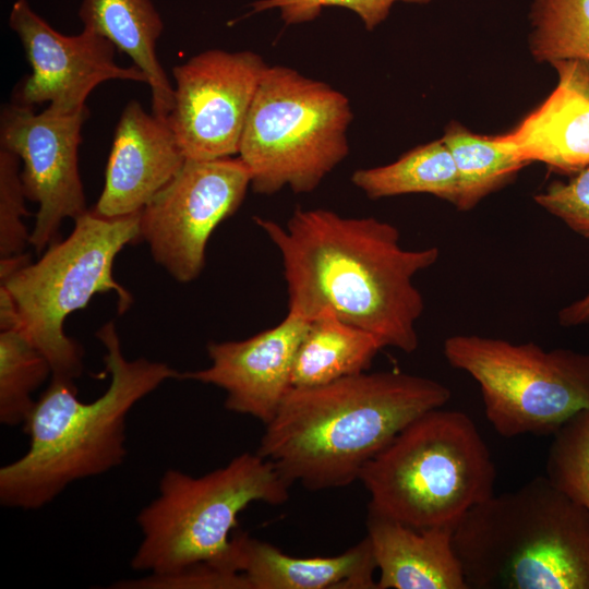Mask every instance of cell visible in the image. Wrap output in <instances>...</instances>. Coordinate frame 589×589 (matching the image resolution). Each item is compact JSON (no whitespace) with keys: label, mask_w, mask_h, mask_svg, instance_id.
Returning <instances> with one entry per match:
<instances>
[{"label":"cell","mask_w":589,"mask_h":589,"mask_svg":"<svg viewBox=\"0 0 589 589\" xmlns=\"http://www.w3.org/2000/svg\"><path fill=\"white\" fill-rule=\"evenodd\" d=\"M289 488L256 452L201 477L168 469L156 497L136 516L142 539L131 568L163 575L207 563L238 573L230 557L238 516L254 502L284 504Z\"/></svg>","instance_id":"cell-6"},{"label":"cell","mask_w":589,"mask_h":589,"mask_svg":"<svg viewBox=\"0 0 589 589\" xmlns=\"http://www.w3.org/2000/svg\"><path fill=\"white\" fill-rule=\"evenodd\" d=\"M449 398L442 383L399 371L291 387L265 424L256 453L290 485L347 486L409 423Z\"/></svg>","instance_id":"cell-2"},{"label":"cell","mask_w":589,"mask_h":589,"mask_svg":"<svg viewBox=\"0 0 589 589\" xmlns=\"http://www.w3.org/2000/svg\"><path fill=\"white\" fill-rule=\"evenodd\" d=\"M310 320L293 312L276 326L242 340L211 342L209 366L179 373L178 380L214 385L226 393L225 408L268 423L291 389L294 358Z\"/></svg>","instance_id":"cell-14"},{"label":"cell","mask_w":589,"mask_h":589,"mask_svg":"<svg viewBox=\"0 0 589 589\" xmlns=\"http://www.w3.org/2000/svg\"><path fill=\"white\" fill-rule=\"evenodd\" d=\"M31 64L32 73L19 84L14 101L32 107L49 103V108L73 113L86 108L92 91L109 80L147 84L135 65L115 62V45L101 35L85 29L65 36L34 12L27 0H16L9 16Z\"/></svg>","instance_id":"cell-13"},{"label":"cell","mask_w":589,"mask_h":589,"mask_svg":"<svg viewBox=\"0 0 589 589\" xmlns=\"http://www.w3.org/2000/svg\"><path fill=\"white\" fill-rule=\"evenodd\" d=\"M443 353L478 383L486 419L503 437L553 435L589 409V354L479 335L446 338Z\"/></svg>","instance_id":"cell-9"},{"label":"cell","mask_w":589,"mask_h":589,"mask_svg":"<svg viewBox=\"0 0 589 589\" xmlns=\"http://www.w3.org/2000/svg\"><path fill=\"white\" fill-rule=\"evenodd\" d=\"M558 323L563 326H576L589 323V292L558 312Z\"/></svg>","instance_id":"cell-30"},{"label":"cell","mask_w":589,"mask_h":589,"mask_svg":"<svg viewBox=\"0 0 589 589\" xmlns=\"http://www.w3.org/2000/svg\"><path fill=\"white\" fill-rule=\"evenodd\" d=\"M51 375L49 361L21 328L0 329V422L24 426L36 404L32 395Z\"/></svg>","instance_id":"cell-23"},{"label":"cell","mask_w":589,"mask_h":589,"mask_svg":"<svg viewBox=\"0 0 589 589\" xmlns=\"http://www.w3.org/2000/svg\"><path fill=\"white\" fill-rule=\"evenodd\" d=\"M545 477L589 512V409L575 414L553 434Z\"/></svg>","instance_id":"cell-25"},{"label":"cell","mask_w":589,"mask_h":589,"mask_svg":"<svg viewBox=\"0 0 589 589\" xmlns=\"http://www.w3.org/2000/svg\"><path fill=\"white\" fill-rule=\"evenodd\" d=\"M397 1L426 4L431 0H259L251 7L252 13L277 8L288 25L312 21L324 8L341 7L357 13L365 29L372 31L387 17Z\"/></svg>","instance_id":"cell-27"},{"label":"cell","mask_w":589,"mask_h":589,"mask_svg":"<svg viewBox=\"0 0 589 589\" xmlns=\"http://www.w3.org/2000/svg\"><path fill=\"white\" fill-rule=\"evenodd\" d=\"M346 95L285 65H268L251 105L238 157L259 194L314 191L349 153Z\"/></svg>","instance_id":"cell-8"},{"label":"cell","mask_w":589,"mask_h":589,"mask_svg":"<svg viewBox=\"0 0 589 589\" xmlns=\"http://www.w3.org/2000/svg\"><path fill=\"white\" fill-rule=\"evenodd\" d=\"M533 199L573 231L589 239V168L572 176L567 182H552Z\"/></svg>","instance_id":"cell-29"},{"label":"cell","mask_w":589,"mask_h":589,"mask_svg":"<svg viewBox=\"0 0 589 589\" xmlns=\"http://www.w3.org/2000/svg\"><path fill=\"white\" fill-rule=\"evenodd\" d=\"M119 589H251L245 576L212 564H199L176 573L117 582Z\"/></svg>","instance_id":"cell-28"},{"label":"cell","mask_w":589,"mask_h":589,"mask_svg":"<svg viewBox=\"0 0 589 589\" xmlns=\"http://www.w3.org/2000/svg\"><path fill=\"white\" fill-rule=\"evenodd\" d=\"M382 348L373 334L322 311L310 320L299 345L291 385L316 387L366 372Z\"/></svg>","instance_id":"cell-20"},{"label":"cell","mask_w":589,"mask_h":589,"mask_svg":"<svg viewBox=\"0 0 589 589\" xmlns=\"http://www.w3.org/2000/svg\"><path fill=\"white\" fill-rule=\"evenodd\" d=\"M528 48L538 62L589 61V0H533Z\"/></svg>","instance_id":"cell-24"},{"label":"cell","mask_w":589,"mask_h":589,"mask_svg":"<svg viewBox=\"0 0 589 589\" xmlns=\"http://www.w3.org/2000/svg\"><path fill=\"white\" fill-rule=\"evenodd\" d=\"M453 543L468 589H589V512L545 476L472 507Z\"/></svg>","instance_id":"cell-4"},{"label":"cell","mask_w":589,"mask_h":589,"mask_svg":"<svg viewBox=\"0 0 589 589\" xmlns=\"http://www.w3.org/2000/svg\"><path fill=\"white\" fill-rule=\"evenodd\" d=\"M251 175L239 158L185 159L182 168L141 211L140 240L179 283L196 279L209 237L241 206Z\"/></svg>","instance_id":"cell-10"},{"label":"cell","mask_w":589,"mask_h":589,"mask_svg":"<svg viewBox=\"0 0 589 589\" xmlns=\"http://www.w3.org/2000/svg\"><path fill=\"white\" fill-rule=\"evenodd\" d=\"M140 215L104 217L87 211L73 220L64 240L0 280L16 305L20 328L49 361L51 376L75 381L83 372V349L64 332L71 313L110 291L120 314L132 304V294L113 277V263L127 244L140 241Z\"/></svg>","instance_id":"cell-7"},{"label":"cell","mask_w":589,"mask_h":589,"mask_svg":"<svg viewBox=\"0 0 589 589\" xmlns=\"http://www.w3.org/2000/svg\"><path fill=\"white\" fill-rule=\"evenodd\" d=\"M185 159L167 119L147 113L139 101L130 100L119 118L105 185L92 211L104 217L141 212Z\"/></svg>","instance_id":"cell-15"},{"label":"cell","mask_w":589,"mask_h":589,"mask_svg":"<svg viewBox=\"0 0 589 589\" xmlns=\"http://www.w3.org/2000/svg\"><path fill=\"white\" fill-rule=\"evenodd\" d=\"M377 589H468L453 543L454 527L416 529L369 513Z\"/></svg>","instance_id":"cell-17"},{"label":"cell","mask_w":589,"mask_h":589,"mask_svg":"<svg viewBox=\"0 0 589 589\" xmlns=\"http://www.w3.org/2000/svg\"><path fill=\"white\" fill-rule=\"evenodd\" d=\"M551 65L557 74L552 93L497 137L528 165L540 161L572 177L589 168V61L567 59Z\"/></svg>","instance_id":"cell-16"},{"label":"cell","mask_w":589,"mask_h":589,"mask_svg":"<svg viewBox=\"0 0 589 589\" xmlns=\"http://www.w3.org/2000/svg\"><path fill=\"white\" fill-rule=\"evenodd\" d=\"M21 160L0 148V257L23 254L31 233L23 221L28 216L21 180Z\"/></svg>","instance_id":"cell-26"},{"label":"cell","mask_w":589,"mask_h":589,"mask_svg":"<svg viewBox=\"0 0 589 589\" xmlns=\"http://www.w3.org/2000/svg\"><path fill=\"white\" fill-rule=\"evenodd\" d=\"M253 219L280 253L289 312L311 320L327 310L384 347L417 350L424 301L413 277L436 263L438 248L404 249L392 224L325 208H296L285 227Z\"/></svg>","instance_id":"cell-1"},{"label":"cell","mask_w":589,"mask_h":589,"mask_svg":"<svg viewBox=\"0 0 589 589\" xmlns=\"http://www.w3.org/2000/svg\"><path fill=\"white\" fill-rule=\"evenodd\" d=\"M87 108L62 113L47 108L36 115L32 107L7 104L0 115V147L20 158L26 199L38 204L29 244L41 253L59 240L65 218L86 213L79 172L77 152Z\"/></svg>","instance_id":"cell-12"},{"label":"cell","mask_w":589,"mask_h":589,"mask_svg":"<svg viewBox=\"0 0 589 589\" xmlns=\"http://www.w3.org/2000/svg\"><path fill=\"white\" fill-rule=\"evenodd\" d=\"M369 513L416 529L454 527L494 494L496 469L473 420L432 409L409 423L362 469Z\"/></svg>","instance_id":"cell-5"},{"label":"cell","mask_w":589,"mask_h":589,"mask_svg":"<svg viewBox=\"0 0 589 589\" xmlns=\"http://www.w3.org/2000/svg\"><path fill=\"white\" fill-rule=\"evenodd\" d=\"M441 139L456 165L458 195L454 206L459 211L472 209L528 165L497 135L476 134L456 121L445 128Z\"/></svg>","instance_id":"cell-22"},{"label":"cell","mask_w":589,"mask_h":589,"mask_svg":"<svg viewBox=\"0 0 589 589\" xmlns=\"http://www.w3.org/2000/svg\"><path fill=\"white\" fill-rule=\"evenodd\" d=\"M96 337L106 350L107 389L84 402L77 398L74 380L51 376L23 426L28 449L0 468L3 507L41 508L71 483L121 465L128 453L129 412L164 382L179 376L180 372L164 362L128 360L113 322L104 324Z\"/></svg>","instance_id":"cell-3"},{"label":"cell","mask_w":589,"mask_h":589,"mask_svg":"<svg viewBox=\"0 0 589 589\" xmlns=\"http://www.w3.org/2000/svg\"><path fill=\"white\" fill-rule=\"evenodd\" d=\"M232 558L251 589H377L368 537L336 556L296 557L238 532L232 536Z\"/></svg>","instance_id":"cell-18"},{"label":"cell","mask_w":589,"mask_h":589,"mask_svg":"<svg viewBox=\"0 0 589 589\" xmlns=\"http://www.w3.org/2000/svg\"><path fill=\"white\" fill-rule=\"evenodd\" d=\"M83 28L95 32L127 53L147 79L152 113L167 119L173 108L175 87L156 55L163 20L151 0H83L79 10Z\"/></svg>","instance_id":"cell-19"},{"label":"cell","mask_w":589,"mask_h":589,"mask_svg":"<svg viewBox=\"0 0 589 589\" xmlns=\"http://www.w3.org/2000/svg\"><path fill=\"white\" fill-rule=\"evenodd\" d=\"M267 67L253 51L209 49L172 69L175 103L167 121L187 159L238 155Z\"/></svg>","instance_id":"cell-11"},{"label":"cell","mask_w":589,"mask_h":589,"mask_svg":"<svg viewBox=\"0 0 589 589\" xmlns=\"http://www.w3.org/2000/svg\"><path fill=\"white\" fill-rule=\"evenodd\" d=\"M351 182L369 199L425 193L455 204L458 173L442 139L417 146L388 165L358 169Z\"/></svg>","instance_id":"cell-21"}]
</instances>
